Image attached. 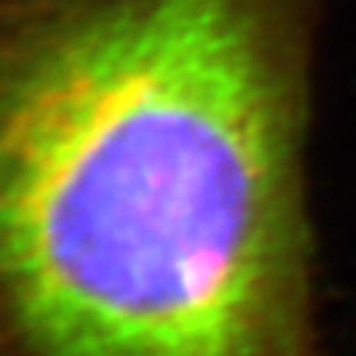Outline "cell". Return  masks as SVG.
Instances as JSON below:
<instances>
[{
  "label": "cell",
  "mask_w": 356,
  "mask_h": 356,
  "mask_svg": "<svg viewBox=\"0 0 356 356\" xmlns=\"http://www.w3.org/2000/svg\"><path fill=\"white\" fill-rule=\"evenodd\" d=\"M0 356H314L270 0H51L0 34Z\"/></svg>",
  "instance_id": "1"
}]
</instances>
